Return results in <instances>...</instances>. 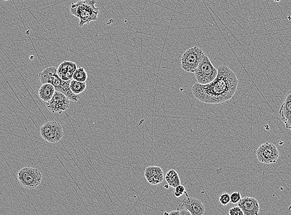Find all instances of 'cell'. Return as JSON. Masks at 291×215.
Here are the masks:
<instances>
[{
    "label": "cell",
    "mask_w": 291,
    "mask_h": 215,
    "mask_svg": "<svg viewBox=\"0 0 291 215\" xmlns=\"http://www.w3.org/2000/svg\"><path fill=\"white\" fill-rule=\"evenodd\" d=\"M185 195L186 197L178 205L176 210H188L191 215H204L205 209L203 202L198 198L189 197L187 193Z\"/></svg>",
    "instance_id": "cell-10"
},
{
    "label": "cell",
    "mask_w": 291,
    "mask_h": 215,
    "mask_svg": "<svg viewBox=\"0 0 291 215\" xmlns=\"http://www.w3.org/2000/svg\"><path fill=\"white\" fill-rule=\"evenodd\" d=\"M219 200L220 204L222 205L225 207L231 204L230 195L227 192L222 193L219 196Z\"/></svg>",
    "instance_id": "cell-19"
},
{
    "label": "cell",
    "mask_w": 291,
    "mask_h": 215,
    "mask_svg": "<svg viewBox=\"0 0 291 215\" xmlns=\"http://www.w3.org/2000/svg\"><path fill=\"white\" fill-rule=\"evenodd\" d=\"M205 56L203 49L197 46L187 49L181 56V68L187 72L194 73Z\"/></svg>",
    "instance_id": "cell-5"
},
{
    "label": "cell",
    "mask_w": 291,
    "mask_h": 215,
    "mask_svg": "<svg viewBox=\"0 0 291 215\" xmlns=\"http://www.w3.org/2000/svg\"><path fill=\"white\" fill-rule=\"evenodd\" d=\"M96 3V0H80L71 4L70 13L79 18L80 27L98 20L99 9L95 6Z\"/></svg>",
    "instance_id": "cell-3"
},
{
    "label": "cell",
    "mask_w": 291,
    "mask_h": 215,
    "mask_svg": "<svg viewBox=\"0 0 291 215\" xmlns=\"http://www.w3.org/2000/svg\"><path fill=\"white\" fill-rule=\"evenodd\" d=\"M72 79L80 82H86L87 74L84 67L77 68L73 75Z\"/></svg>",
    "instance_id": "cell-18"
},
{
    "label": "cell",
    "mask_w": 291,
    "mask_h": 215,
    "mask_svg": "<svg viewBox=\"0 0 291 215\" xmlns=\"http://www.w3.org/2000/svg\"><path fill=\"white\" fill-rule=\"evenodd\" d=\"M40 82L42 84L49 83L53 85L56 91L61 92L73 102H78L80 100V96L75 94L70 90L69 81H64L59 78L57 74V68L54 66L48 67L40 73L39 75Z\"/></svg>",
    "instance_id": "cell-2"
},
{
    "label": "cell",
    "mask_w": 291,
    "mask_h": 215,
    "mask_svg": "<svg viewBox=\"0 0 291 215\" xmlns=\"http://www.w3.org/2000/svg\"><path fill=\"white\" fill-rule=\"evenodd\" d=\"M40 133L44 140L52 144L59 143L64 135L63 127L58 122L45 123L40 128Z\"/></svg>",
    "instance_id": "cell-7"
},
{
    "label": "cell",
    "mask_w": 291,
    "mask_h": 215,
    "mask_svg": "<svg viewBox=\"0 0 291 215\" xmlns=\"http://www.w3.org/2000/svg\"><path fill=\"white\" fill-rule=\"evenodd\" d=\"M146 180L152 185H157L164 180V173L161 167L158 166H149L146 167L144 172Z\"/></svg>",
    "instance_id": "cell-12"
},
{
    "label": "cell",
    "mask_w": 291,
    "mask_h": 215,
    "mask_svg": "<svg viewBox=\"0 0 291 215\" xmlns=\"http://www.w3.org/2000/svg\"><path fill=\"white\" fill-rule=\"evenodd\" d=\"M273 1L277 2V3H278V2H280L281 0H273Z\"/></svg>",
    "instance_id": "cell-27"
},
{
    "label": "cell",
    "mask_w": 291,
    "mask_h": 215,
    "mask_svg": "<svg viewBox=\"0 0 291 215\" xmlns=\"http://www.w3.org/2000/svg\"><path fill=\"white\" fill-rule=\"evenodd\" d=\"M179 211L178 210H174V211H172L170 213L169 215H179Z\"/></svg>",
    "instance_id": "cell-24"
},
{
    "label": "cell",
    "mask_w": 291,
    "mask_h": 215,
    "mask_svg": "<svg viewBox=\"0 0 291 215\" xmlns=\"http://www.w3.org/2000/svg\"><path fill=\"white\" fill-rule=\"evenodd\" d=\"M258 160L263 164H274L278 161L280 152L276 146L270 143L262 144L256 151Z\"/></svg>",
    "instance_id": "cell-8"
},
{
    "label": "cell",
    "mask_w": 291,
    "mask_h": 215,
    "mask_svg": "<svg viewBox=\"0 0 291 215\" xmlns=\"http://www.w3.org/2000/svg\"><path fill=\"white\" fill-rule=\"evenodd\" d=\"M169 213H167V212H164V214H163V215H169Z\"/></svg>",
    "instance_id": "cell-26"
},
{
    "label": "cell",
    "mask_w": 291,
    "mask_h": 215,
    "mask_svg": "<svg viewBox=\"0 0 291 215\" xmlns=\"http://www.w3.org/2000/svg\"><path fill=\"white\" fill-rule=\"evenodd\" d=\"M17 179L19 184L23 187L32 190L41 184L42 174L41 171L32 167H23L18 171Z\"/></svg>",
    "instance_id": "cell-4"
},
{
    "label": "cell",
    "mask_w": 291,
    "mask_h": 215,
    "mask_svg": "<svg viewBox=\"0 0 291 215\" xmlns=\"http://www.w3.org/2000/svg\"><path fill=\"white\" fill-rule=\"evenodd\" d=\"M87 88L86 82H80L72 80L70 83V90L73 94L79 95L83 93Z\"/></svg>",
    "instance_id": "cell-17"
},
{
    "label": "cell",
    "mask_w": 291,
    "mask_h": 215,
    "mask_svg": "<svg viewBox=\"0 0 291 215\" xmlns=\"http://www.w3.org/2000/svg\"><path fill=\"white\" fill-rule=\"evenodd\" d=\"M231 203L233 204H237L240 200L242 199V195L240 192H234L230 195Z\"/></svg>",
    "instance_id": "cell-21"
},
{
    "label": "cell",
    "mask_w": 291,
    "mask_h": 215,
    "mask_svg": "<svg viewBox=\"0 0 291 215\" xmlns=\"http://www.w3.org/2000/svg\"><path fill=\"white\" fill-rule=\"evenodd\" d=\"M238 80L235 72L227 65L217 68V75L210 84L196 83L191 89L194 96L201 102L219 104L231 100L237 90Z\"/></svg>",
    "instance_id": "cell-1"
},
{
    "label": "cell",
    "mask_w": 291,
    "mask_h": 215,
    "mask_svg": "<svg viewBox=\"0 0 291 215\" xmlns=\"http://www.w3.org/2000/svg\"><path fill=\"white\" fill-rule=\"evenodd\" d=\"M179 215H191L190 213H189L188 210H179Z\"/></svg>",
    "instance_id": "cell-23"
},
{
    "label": "cell",
    "mask_w": 291,
    "mask_h": 215,
    "mask_svg": "<svg viewBox=\"0 0 291 215\" xmlns=\"http://www.w3.org/2000/svg\"><path fill=\"white\" fill-rule=\"evenodd\" d=\"M169 186H170L169 185H168V184H165V185H164L165 188H166V189H169Z\"/></svg>",
    "instance_id": "cell-25"
},
{
    "label": "cell",
    "mask_w": 291,
    "mask_h": 215,
    "mask_svg": "<svg viewBox=\"0 0 291 215\" xmlns=\"http://www.w3.org/2000/svg\"><path fill=\"white\" fill-rule=\"evenodd\" d=\"M237 204L244 215H260V206L256 198L250 197L242 198Z\"/></svg>",
    "instance_id": "cell-11"
},
{
    "label": "cell",
    "mask_w": 291,
    "mask_h": 215,
    "mask_svg": "<svg viewBox=\"0 0 291 215\" xmlns=\"http://www.w3.org/2000/svg\"><path fill=\"white\" fill-rule=\"evenodd\" d=\"M77 68V63L72 61H65L57 68V74L61 80L69 81L72 80L73 75Z\"/></svg>",
    "instance_id": "cell-13"
},
{
    "label": "cell",
    "mask_w": 291,
    "mask_h": 215,
    "mask_svg": "<svg viewBox=\"0 0 291 215\" xmlns=\"http://www.w3.org/2000/svg\"><path fill=\"white\" fill-rule=\"evenodd\" d=\"M186 193L185 187L183 185H179L175 188L174 195L176 198H180Z\"/></svg>",
    "instance_id": "cell-20"
},
{
    "label": "cell",
    "mask_w": 291,
    "mask_h": 215,
    "mask_svg": "<svg viewBox=\"0 0 291 215\" xmlns=\"http://www.w3.org/2000/svg\"><path fill=\"white\" fill-rule=\"evenodd\" d=\"M195 77L198 84L207 85L216 79L217 75V68L212 64L211 61L207 56L196 68L195 72Z\"/></svg>",
    "instance_id": "cell-6"
},
{
    "label": "cell",
    "mask_w": 291,
    "mask_h": 215,
    "mask_svg": "<svg viewBox=\"0 0 291 215\" xmlns=\"http://www.w3.org/2000/svg\"><path fill=\"white\" fill-rule=\"evenodd\" d=\"M70 101L64 94L56 91L53 97L46 103V107L51 113L61 114L70 107Z\"/></svg>",
    "instance_id": "cell-9"
},
{
    "label": "cell",
    "mask_w": 291,
    "mask_h": 215,
    "mask_svg": "<svg viewBox=\"0 0 291 215\" xmlns=\"http://www.w3.org/2000/svg\"><path fill=\"white\" fill-rule=\"evenodd\" d=\"M56 90L53 85L46 83L42 84L39 90V96L44 102H48L53 97Z\"/></svg>",
    "instance_id": "cell-15"
},
{
    "label": "cell",
    "mask_w": 291,
    "mask_h": 215,
    "mask_svg": "<svg viewBox=\"0 0 291 215\" xmlns=\"http://www.w3.org/2000/svg\"><path fill=\"white\" fill-rule=\"evenodd\" d=\"M281 120L285 124L286 128L289 130L291 128V93L289 92L286 96L285 101L281 105L280 112Z\"/></svg>",
    "instance_id": "cell-14"
},
{
    "label": "cell",
    "mask_w": 291,
    "mask_h": 215,
    "mask_svg": "<svg viewBox=\"0 0 291 215\" xmlns=\"http://www.w3.org/2000/svg\"><path fill=\"white\" fill-rule=\"evenodd\" d=\"M229 215H244L241 210L240 208L238 206H235L232 207L229 211Z\"/></svg>",
    "instance_id": "cell-22"
},
{
    "label": "cell",
    "mask_w": 291,
    "mask_h": 215,
    "mask_svg": "<svg viewBox=\"0 0 291 215\" xmlns=\"http://www.w3.org/2000/svg\"><path fill=\"white\" fill-rule=\"evenodd\" d=\"M165 181L168 185L173 188L176 187L177 186L181 185L180 178H179L178 172L174 169L170 170L165 175Z\"/></svg>",
    "instance_id": "cell-16"
}]
</instances>
